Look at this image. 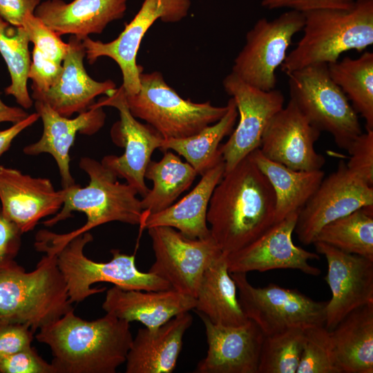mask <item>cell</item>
<instances>
[{"mask_svg":"<svg viewBox=\"0 0 373 373\" xmlns=\"http://www.w3.org/2000/svg\"><path fill=\"white\" fill-rule=\"evenodd\" d=\"M207 221L224 254L248 245L276 222L274 191L249 155L215 187Z\"/></svg>","mask_w":373,"mask_h":373,"instance_id":"1","label":"cell"},{"mask_svg":"<svg viewBox=\"0 0 373 373\" xmlns=\"http://www.w3.org/2000/svg\"><path fill=\"white\" fill-rule=\"evenodd\" d=\"M48 345L55 373H115L125 363L133 336L130 323L106 313L86 321L74 309L39 329Z\"/></svg>","mask_w":373,"mask_h":373,"instance_id":"2","label":"cell"},{"mask_svg":"<svg viewBox=\"0 0 373 373\" xmlns=\"http://www.w3.org/2000/svg\"><path fill=\"white\" fill-rule=\"evenodd\" d=\"M79 167L89 176L88 184H77L64 188L62 209L55 216L43 222L46 227H52L72 216L73 211L86 216V224L80 228L64 234L46 229L39 230L35 240L57 245L87 232L103 224L118 221L140 225L143 209L137 190L128 183L117 181V177L101 162L88 157H82Z\"/></svg>","mask_w":373,"mask_h":373,"instance_id":"3","label":"cell"},{"mask_svg":"<svg viewBox=\"0 0 373 373\" xmlns=\"http://www.w3.org/2000/svg\"><path fill=\"white\" fill-rule=\"evenodd\" d=\"M54 254L27 272L14 260L0 264V325L23 324L34 332L73 309Z\"/></svg>","mask_w":373,"mask_h":373,"instance_id":"4","label":"cell"},{"mask_svg":"<svg viewBox=\"0 0 373 373\" xmlns=\"http://www.w3.org/2000/svg\"><path fill=\"white\" fill-rule=\"evenodd\" d=\"M303 14V36L280 66L286 75L312 64L335 62L343 52H361L373 44V0H355L347 9Z\"/></svg>","mask_w":373,"mask_h":373,"instance_id":"5","label":"cell"},{"mask_svg":"<svg viewBox=\"0 0 373 373\" xmlns=\"http://www.w3.org/2000/svg\"><path fill=\"white\" fill-rule=\"evenodd\" d=\"M93 238L87 231L57 245L35 242L36 250L55 255L72 303L104 291L105 287H91L101 282L111 283L127 290L158 291L171 288L168 282L157 276L140 271L135 265V255L114 249L111 251L113 257L108 262H97L89 259L84 255V248Z\"/></svg>","mask_w":373,"mask_h":373,"instance_id":"6","label":"cell"},{"mask_svg":"<svg viewBox=\"0 0 373 373\" xmlns=\"http://www.w3.org/2000/svg\"><path fill=\"white\" fill-rule=\"evenodd\" d=\"M131 114L144 120L164 139L184 138L198 133L226 113L227 105L184 99L165 82L158 71L140 75V90L126 95Z\"/></svg>","mask_w":373,"mask_h":373,"instance_id":"7","label":"cell"},{"mask_svg":"<svg viewBox=\"0 0 373 373\" xmlns=\"http://www.w3.org/2000/svg\"><path fill=\"white\" fill-rule=\"evenodd\" d=\"M287 75L290 99L315 128L329 133L336 146L347 151L362 128L358 114L330 77L328 64H312Z\"/></svg>","mask_w":373,"mask_h":373,"instance_id":"8","label":"cell"},{"mask_svg":"<svg viewBox=\"0 0 373 373\" xmlns=\"http://www.w3.org/2000/svg\"><path fill=\"white\" fill-rule=\"evenodd\" d=\"M238 300L248 319L266 336L290 329L325 325L327 302L316 301L297 289L276 284L253 286L245 273H230Z\"/></svg>","mask_w":373,"mask_h":373,"instance_id":"9","label":"cell"},{"mask_svg":"<svg viewBox=\"0 0 373 373\" xmlns=\"http://www.w3.org/2000/svg\"><path fill=\"white\" fill-rule=\"evenodd\" d=\"M303 12L289 10L269 21L258 19L246 35V42L234 59L232 73L253 87L275 89L276 69L284 62L292 38L303 30Z\"/></svg>","mask_w":373,"mask_h":373,"instance_id":"10","label":"cell"},{"mask_svg":"<svg viewBox=\"0 0 373 373\" xmlns=\"http://www.w3.org/2000/svg\"><path fill=\"white\" fill-rule=\"evenodd\" d=\"M155 261L149 270L168 282L171 287L195 298L206 269L222 251L211 236L189 238L170 227L148 229Z\"/></svg>","mask_w":373,"mask_h":373,"instance_id":"11","label":"cell"},{"mask_svg":"<svg viewBox=\"0 0 373 373\" xmlns=\"http://www.w3.org/2000/svg\"><path fill=\"white\" fill-rule=\"evenodd\" d=\"M90 106H111L118 111L119 119L113 125L111 136L115 144L124 149V152L120 156L106 155L101 163L117 178L125 179L143 198L149 190L144 181L146 169L153 151L160 149L164 138L151 126L140 122L131 114L122 86Z\"/></svg>","mask_w":373,"mask_h":373,"instance_id":"12","label":"cell"},{"mask_svg":"<svg viewBox=\"0 0 373 373\" xmlns=\"http://www.w3.org/2000/svg\"><path fill=\"white\" fill-rule=\"evenodd\" d=\"M189 6V0H144L138 12L115 39L106 43L88 37L82 39L88 63L93 64L101 57L112 59L122 71V86L126 95L137 93L143 68L137 64L136 58L144 35L158 19L164 22L181 20L187 15Z\"/></svg>","mask_w":373,"mask_h":373,"instance_id":"13","label":"cell"},{"mask_svg":"<svg viewBox=\"0 0 373 373\" xmlns=\"http://www.w3.org/2000/svg\"><path fill=\"white\" fill-rule=\"evenodd\" d=\"M225 92L235 101L238 113L236 128L220 145L224 173L259 149L263 133L273 116L284 106L285 97L276 89L265 91L247 84L232 72L222 82Z\"/></svg>","mask_w":373,"mask_h":373,"instance_id":"14","label":"cell"},{"mask_svg":"<svg viewBox=\"0 0 373 373\" xmlns=\"http://www.w3.org/2000/svg\"><path fill=\"white\" fill-rule=\"evenodd\" d=\"M368 205H373V186L340 160L299 212L294 231L303 244H313L325 224Z\"/></svg>","mask_w":373,"mask_h":373,"instance_id":"15","label":"cell"},{"mask_svg":"<svg viewBox=\"0 0 373 373\" xmlns=\"http://www.w3.org/2000/svg\"><path fill=\"white\" fill-rule=\"evenodd\" d=\"M313 244L327 262L325 280L332 297L325 307V327L331 331L354 309L373 303V260L323 242Z\"/></svg>","mask_w":373,"mask_h":373,"instance_id":"16","label":"cell"},{"mask_svg":"<svg viewBox=\"0 0 373 373\" xmlns=\"http://www.w3.org/2000/svg\"><path fill=\"white\" fill-rule=\"evenodd\" d=\"M298 213H294L275 222L248 245L225 254L229 272L247 274L253 271L292 269L318 276L321 270L308 261L318 260L319 256L295 245L292 240Z\"/></svg>","mask_w":373,"mask_h":373,"instance_id":"17","label":"cell"},{"mask_svg":"<svg viewBox=\"0 0 373 373\" xmlns=\"http://www.w3.org/2000/svg\"><path fill=\"white\" fill-rule=\"evenodd\" d=\"M321 133L289 99L268 123L259 150L270 160L294 170H320L325 159L314 145Z\"/></svg>","mask_w":373,"mask_h":373,"instance_id":"18","label":"cell"},{"mask_svg":"<svg viewBox=\"0 0 373 373\" xmlns=\"http://www.w3.org/2000/svg\"><path fill=\"white\" fill-rule=\"evenodd\" d=\"M198 314L205 327L208 350L194 372L257 373L265 335L254 321L224 326Z\"/></svg>","mask_w":373,"mask_h":373,"instance_id":"19","label":"cell"},{"mask_svg":"<svg viewBox=\"0 0 373 373\" xmlns=\"http://www.w3.org/2000/svg\"><path fill=\"white\" fill-rule=\"evenodd\" d=\"M64 198V189L56 191L49 179L0 165L1 211L22 233L32 231L41 218L56 214Z\"/></svg>","mask_w":373,"mask_h":373,"instance_id":"20","label":"cell"},{"mask_svg":"<svg viewBox=\"0 0 373 373\" xmlns=\"http://www.w3.org/2000/svg\"><path fill=\"white\" fill-rule=\"evenodd\" d=\"M35 107L42 119L44 131L41 138L24 147L23 152L30 155L50 154L59 168L63 189L71 186L75 182L70 170V149L77 133L91 135L104 126L103 107L90 106L73 119L59 115L42 101L35 100Z\"/></svg>","mask_w":373,"mask_h":373,"instance_id":"21","label":"cell"},{"mask_svg":"<svg viewBox=\"0 0 373 373\" xmlns=\"http://www.w3.org/2000/svg\"><path fill=\"white\" fill-rule=\"evenodd\" d=\"M68 44L57 82L45 93H32L31 97L46 102L59 115L70 117L88 110L97 96L109 95L116 85L110 79L97 82L86 73L84 66L86 50L82 39L70 35Z\"/></svg>","mask_w":373,"mask_h":373,"instance_id":"22","label":"cell"},{"mask_svg":"<svg viewBox=\"0 0 373 373\" xmlns=\"http://www.w3.org/2000/svg\"><path fill=\"white\" fill-rule=\"evenodd\" d=\"M193 323L189 312L179 314L153 329L140 328L126 359V373H171Z\"/></svg>","mask_w":373,"mask_h":373,"instance_id":"23","label":"cell"},{"mask_svg":"<svg viewBox=\"0 0 373 373\" xmlns=\"http://www.w3.org/2000/svg\"><path fill=\"white\" fill-rule=\"evenodd\" d=\"M195 298L172 288L146 291L123 289L113 286L107 290L102 308L106 313L128 323L137 321L156 328L175 316L193 310Z\"/></svg>","mask_w":373,"mask_h":373,"instance_id":"24","label":"cell"},{"mask_svg":"<svg viewBox=\"0 0 373 373\" xmlns=\"http://www.w3.org/2000/svg\"><path fill=\"white\" fill-rule=\"evenodd\" d=\"M127 0H47L41 2L34 15L48 27L61 35L69 34L82 39L99 34L106 26L122 19Z\"/></svg>","mask_w":373,"mask_h":373,"instance_id":"25","label":"cell"},{"mask_svg":"<svg viewBox=\"0 0 373 373\" xmlns=\"http://www.w3.org/2000/svg\"><path fill=\"white\" fill-rule=\"evenodd\" d=\"M224 162L220 160L208 169L197 185L178 202L164 210L146 216L141 222L140 230L153 227H170L189 238L211 236L207 221L209 201L216 185L224 173Z\"/></svg>","mask_w":373,"mask_h":373,"instance_id":"26","label":"cell"},{"mask_svg":"<svg viewBox=\"0 0 373 373\" xmlns=\"http://www.w3.org/2000/svg\"><path fill=\"white\" fill-rule=\"evenodd\" d=\"M237 290L228 270L226 255L222 253L202 275L195 298L194 310L214 324L243 325L248 318L240 305Z\"/></svg>","mask_w":373,"mask_h":373,"instance_id":"27","label":"cell"},{"mask_svg":"<svg viewBox=\"0 0 373 373\" xmlns=\"http://www.w3.org/2000/svg\"><path fill=\"white\" fill-rule=\"evenodd\" d=\"M330 332L342 373L373 372V303L347 314Z\"/></svg>","mask_w":373,"mask_h":373,"instance_id":"28","label":"cell"},{"mask_svg":"<svg viewBox=\"0 0 373 373\" xmlns=\"http://www.w3.org/2000/svg\"><path fill=\"white\" fill-rule=\"evenodd\" d=\"M266 176L276 196V222L294 213H299L315 193L323 179L320 170L298 171L265 157L259 149L249 154Z\"/></svg>","mask_w":373,"mask_h":373,"instance_id":"29","label":"cell"},{"mask_svg":"<svg viewBox=\"0 0 373 373\" xmlns=\"http://www.w3.org/2000/svg\"><path fill=\"white\" fill-rule=\"evenodd\" d=\"M163 153L160 161L151 160L146 169L144 178L152 181L153 187L141 200L143 209L141 222L146 216L172 205L198 175L188 162H182L172 151L168 150Z\"/></svg>","mask_w":373,"mask_h":373,"instance_id":"30","label":"cell"},{"mask_svg":"<svg viewBox=\"0 0 373 373\" xmlns=\"http://www.w3.org/2000/svg\"><path fill=\"white\" fill-rule=\"evenodd\" d=\"M228 109L218 122L210 124L193 135L180 139H164L160 149L173 150L182 156L197 172L202 175L222 159L220 145L222 139L230 135L238 117L234 99L227 102Z\"/></svg>","mask_w":373,"mask_h":373,"instance_id":"31","label":"cell"},{"mask_svg":"<svg viewBox=\"0 0 373 373\" xmlns=\"http://www.w3.org/2000/svg\"><path fill=\"white\" fill-rule=\"evenodd\" d=\"M329 76L342 90L354 110L373 131V53L365 51L352 59L345 57L328 64Z\"/></svg>","mask_w":373,"mask_h":373,"instance_id":"32","label":"cell"},{"mask_svg":"<svg viewBox=\"0 0 373 373\" xmlns=\"http://www.w3.org/2000/svg\"><path fill=\"white\" fill-rule=\"evenodd\" d=\"M316 241L373 260V205L327 223L316 235Z\"/></svg>","mask_w":373,"mask_h":373,"instance_id":"33","label":"cell"},{"mask_svg":"<svg viewBox=\"0 0 373 373\" xmlns=\"http://www.w3.org/2000/svg\"><path fill=\"white\" fill-rule=\"evenodd\" d=\"M29 42L23 27L12 26L0 18V54L11 78L10 85L4 91L6 95H12L23 108H29L33 104L27 88L31 64Z\"/></svg>","mask_w":373,"mask_h":373,"instance_id":"34","label":"cell"},{"mask_svg":"<svg viewBox=\"0 0 373 373\" xmlns=\"http://www.w3.org/2000/svg\"><path fill=\"white\" fill-rule=\"evenodd\" d=\"M304 341V329L295 328L264 338L257 373H296Z\"/></svg>","mask_w":373,"mask_h":373,"instance_id":"35","label":"cell"},{"mask_svg":"<svg viewBox=\"0 0 373 373\" xmlns=\"http://www.w3.org/2000/svg\"><path fill=\"white\" fill-rule=\"evenodd\" d=\"M296 373H342L331 332L325 325L304 329V341Z\"/></svg>","mask_w":373,"mask_h":373,"instance_id":"36","label":"cell"},{"mask_svg":"<svg viewBox=\"0 0 373 373\" xmlns=\"http://www.w3.org/2000/svg\"><path fill=\"white\" fill-rule=\"evenodd\" d=\"M22 27L26 30L35 48L48 57L62 64L68 44L64 42L57 33L32 13L26 15Z\"/></svg>","mask_w":373,"mask_h":373,"instance_id":"37","label":"cell"},{"mask_svg":"<svg viewBox=\"0 0 373 373\" xmlns=\"http://www.w3.org/2000/svg\"><path fill=\"white\" fill-rule=\"evenodd\" d=\"M347 168L373 186V131L359 135L347 149Z\"/></svg>","mask_w":373,"mask_h":373,"instance_id":"38","label":"cell"},{"mask_svg":"<svg viewBox=\"0 0 373 373\" xmlns=\"http://www.w3.org/2000/svg\"><path fill=\"white\" fill-rule=\"evenodd\" d=\"M0 373H55L51 363L30 346L0 358Z\"/></svg>","mask_w":373,"mask_h":373,"instance_id":"39","label":"cell"},{"mask_svg":"<svg viewBox=\"0 0 373 373\" xmlns=\"http://www.w3.org/2000/svg\"><path fill=\"white\" fill-rule=\"evenodd\" d=\"M28 79L32 81V90L34 93H43L50 89L59 79L62 70V64L58 63L33 48Z\"/></svg>","mask_w":373,"mask_h":373,"instance_id":"40","label":"cell"},{"mask_svg":"<svg viewBox=\"0 0 373 373\" xmlns=\"http://www.w3.org/2000/svg\"><path fill=\"white\" fill-rule=\"evenodd\" d=\"M33 334L26 325H0V358L31 346Z\"/></svg>","mask_w":373,"mask_h":373,"instance_id":"41","label":"cell"},{"mask_svg":"<svg viewBox=\"0 0 373 373\" xmlns=\"http://www.w3.org/2000/svg\"><path fill=\"white\" fill-rule=\"evenodd\" d=\"M355 0H262V6L274 10L287 8L301 12L324 8L347 9Z\"/></svg>","mask_w":373,"mask_h":373,"instance_id":"42","label":"cell"},{"mask_svg":"<svg viewBox=\"0 0 373 373\" xmlns=\"http://www.w3.org/2000/svg\"><path fill=\"white\" fill-rule=\"evenodd\" d=\"M21 231L0 210V264L14 260L21 247Z\"/></svg>","mask_w":373,"mask_h":373,"instance_id":"43","label":"cell"},{"mask_svg":"<svg viewBox=\"0 0 373 373\" xmlns=\"http://www.w3.org/2000/svg\"><path fill=\"white\" fill-rule=\"evenodd\" d=\"M41 0H0V18L21 27L28 14H34Z\"/></svg>","mask_w":373,"mask_h":373,"instance_id":"44","label":"cell"},{"mask_svg":"<svg viewBox=\"0 0 373 373\" xmlns=\"http://www.w3.org/2000/svg\"><path fill=\"white\" fill-rule=\"evenodd\" d=\"M39 118L36 112L29 115L23 120L13 124L12 126L5 130H0V157L9 149L13 140L25 128L31 126Z\"/></svg>","mask_w":373,"mask_h":373,"instance_id":"45","label":"cell"},{"mask_svg":"<svg viewBox=\"0 0 373 373\" xmlns=\"http://www.w3.org/2000/svg\"><path fill=\"white\" fill-rule=\"evenodd\" d=\"M29 114L23 108L9 106L3 103L0 97V122L16 124L26 119Z\"/></svg>","mask_w":373,"mask_h":373,"instance_id":"46","label":"cell"},{"mask_svg":"<svg viewBox=\"0 0 373 373\" xmlns=\"http://www.w3.org/2000/svg\"><path fill=\"white\" fill-rule=\"evenodd\" d=\"M0 210H1V205H0Z\"/></svg>","mask_w":373,"mask_h":373,"instance_id":"47","label":"cell"}]
</instances>
